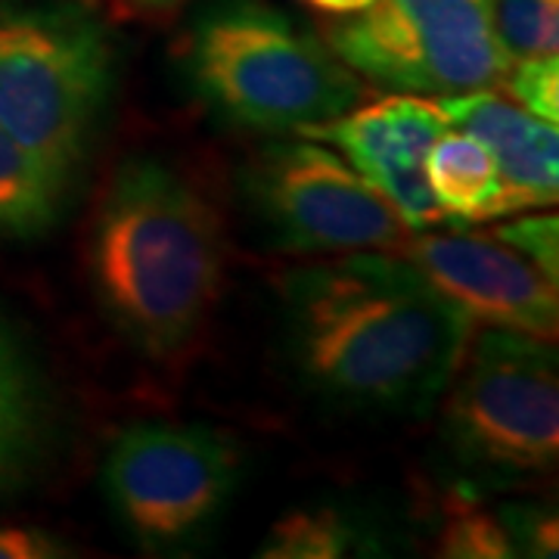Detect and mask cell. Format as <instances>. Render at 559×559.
I'll use <instances>...</instances> for the list:
<instances>
[{
	"instance_id": "obj_1",
	"label": "cell",
	"mask_w": 559,
	"mask_h": 559,
	"mask_svg": "<svg viewBox=\"0 0 559 559\" xmlns=\"http://www.w3.org/2000/svg\"><path fill=\"white\" fill-rule=\"evenodd\" d=\"M286 308L308 377L355 404L436 399L473 336V320L389 252H348L293 271Z\"/></svg>"
},
{
	"instance_id": "obj_2",
	"label": "cell",
	"mask_w": 559,
	"mask_h": 559,
	"mask_svg": "<svg viewBox=\"0 0 559 559\" xmlns=\"http://www.w3.org/2000/svg\"><path fill=\"white\" fill-rule=\"evenodd\" d=\"M87 261L109 320L150 358H171L218 299V215L175 171L128 162L103 193Z\"/></svg>"
},
{
	"instance_id": "obj_3",
	"label": "cell",
	"mask_w": 559,
	"mask_h": 559,
	"mask_svg": "<svg viewBox=\"0 0 559 559\" xmlns=\"http://www.w3.org/2000/svg\"><path fill=\"white\" fill-rule=\"evenodd\" d=\"M193 75L224 116L261 131L299 134L370 97L333 50L255 7L227 10L202 25Z\"/></svg>"
},
{
	"instance_id": "obj_4",
	"label": "cell",
	"mask_w": 559,
	"mask_h": 559,
	"mask_svg": "<svg viewBox=\"0 0 559 559\" xmlns=\"http://www.w3.org/2000/svg\"><path fill=\"white\" fill-rule=\"evenodd\" d=\"M326 40L355 75L395 94L451 97L498 87L510 60L491 28V0H370Z\"/></svg>"
},
{
	"instance_id": "obj_5",
	"label": "cell",
	"mask_w": 559,
	"mask_h": 559,
	"mask_svg": "<svg viewBox=\"0 0 559 559\" xmlns=\"http://www.w3.org/2000/svg\"><path fill=\"white\" fill-rule=\"evenodd\" d=\"M448 385V436L463 457L516 476L557 460L559 377L550 342L481 326Z\"/></svg>"
},
{
	"instance_id": "obj_6",
	"label": "cell",
	"mask_w": 559,
	"mask_h": 559,
	"mask_svg": "<svg viewBox=\"0 0 559 559\" xmlns=\"http://www.w3.org/2000/svg\"><path fill=\"white\" fill-rule=\"evenodd\" d=\"M106 87V47L81 22H0V124L66 180Z\"/></svg>"
},
{
	"instance_id": "obj_7",
	"label": "cell",
	"mask_w": 559,
	"mask_h": 559,
	"mask_svg": "<svg viewBox=\"0 0 559 559\" xmlns=\"http://www.w3.org/2000/svg\"><path fill=\"white\" fill-rule=\"evenodd\" d=\"M249 197L289 252H389L414 234L352 162L314 140L271 146L249 171Z\"/></svg>"
},
{
	"instance_id": "obj_8",
	"label": "cell",
	"mask_w": 559,
	"mask_h": 559,
	"mask_svg": "<svg viewBox=\"0 0 559 559\" xmlns=\"http://www.w3.org/2000/svg\"><path fill=\"white\" fill-rule=\"evenodd\" d=\"M234 479V448L193 426H131L103 463L109 500L146 547L175 544L200 528L224 503Z\"/></svg>"
},
{
	"instance_id": "obj_9",
	"label": "cell",
	"mask_w": 559,
	"mask_h": 559,
	"mask_svg": "<svg viewBox=\"0 0 559 559\" xmlns=\"http://www.w3.org/2000/svg\"><path fill=\"white\" fill-rule=\"evenodd\" d=\"M399 252L473 323L557 340V280L495 234H411Z\"/></svg>"
},
{
	"instance_id": "obj_10",
	"label": "cell",
	"mask_w": 559,
	"mask_h": 559,
	"mask_svg": "<svg viewBox=\"0 0 559 559\" xmlns=\"http://www.w3.org/2000/svg\"><path fill=\"white\" fill-rule=\"evenodd\" d=\"M448 128L451 119L439 100L392 94L370 106H355L340 119L308 124L299 134L342 150V156L399 209L411 230H429L451 221L426 178V156Z\"/></svg>"
},
{
	"instance_id": "obj_11",
	"label": "cell",
	"mask_w": 559,
	"mask_h": 559,
	"mask_svg": "<svg viewBox=\"0 0 559 559\" xmlns=\"http://www.w3.org/2000/svg\"><path fill=\"white\" fill-rule=\"evenodd\" d=\"M451 128L479 138L498 165L500 180L516 212L554 205L559 193V131L510 100L498 87L436 97Z\"/></svg>"
},
{
	"instance_id": "obj_12",
	"label": "cell",
	"mask_w": 559,
	"mask_h": 559,
	"mask_svg": "<svg viewBox=\"0 0 559 559\" xmlns=\"http://www.w3.org/2000/svg\"><path fill=\"white\" fill-rule=\"evenodd\" d=\"M426 178L448 218L491 221L516 212L488 146L460 128H448L432 143Z\"/></svg>"
},
{
	"instance_id": "obj_13",
	"label": "cell",
	"mask_w": 559,
	"mask_h": 559,
	"mask_svg": "<svg viewBox=\"0 0 559 559\" xmlns=\"http://www.w3.org/2000/svg\"><path fill=\"white\" fill-rule=\"evenodd\" d=\"M62 180H57L32 153H25L0 124V234H35L47 227Z\"/></svg>"
},
{
	"instance_id": "obj_14",
	"label": "cell",
	"mask_w": 559,
	"mask_h": 559,
	"mask_svg": "<svg viewBox=\"0 0 559 559\" xmlns=\"http://www.w3.org/2000/svg\"><path fill=\"white\" fill-rule=\"evenodd\" d=\"M491 28L510 62L559 57V0H491Z\"/></svg>"
},
{
	"instance_id": "obj_15",
	"label": "cell",
	"mask_w": 559,
	"mask_h": 559,
	"mask_svg": "<svg viewBox=\"0 0 559 559\" xmlns=\"http://www.w3.org/2000/svg\"><path fill=\"white\" fill-rule=\"evenodd\" d=\"M352 532L342 516L330 510L289 513L274 522L259 557L267 559H336L348 550Z\"/></svg>"
},
{
	"instance_id": "obj_16",
	"label": "cell",
	"mask_w": 559,
	"mask_h": 559,
	"mask_svg": "<svg viewBox=\"0 0 559 559\" xmlns=\"http://www.w3.org/2000/svg\"><path fill=\"white\" fill-rule=\"evenodd\" d=\"M441 557L457 559H495L513 557V540L507 535V528L495 516H485L476 510H463L441 532Z\"/></svg>"
},
{
	"instance_id": "obj_17",
	"label": "cell",
	"mask_w": 559,
	"mask_h": 559,
	"mask_svg": "<svg viewBox=\"0 0 559 559\" xmlns=\"http://www.w3.org/2000/svg\"><path fill=\"white\" fill-rule=\"evenodd\" d=\"M500 87L532 116L544 121L559 119V57L510 62Z\"/></svg>"
},
{
	"instance_id": "obj_18",
	"label": "cell",
	"mask_w": 559,
	"mask_h": 559,
	"mask_svg": "<svg viewBox=\"0 0 559 559\" xmlns=\"http://www.w3.org/2000/svg\"><path fill=\"white\" fill-rule=\"evenodd\" d=\"M28 429V395L13 355L0 345V473L20 457Z\"/></svg>"
},
{
	"instance_id": "obj_19",
	"label": "cell",
	"mask_w": 559,
	"mask_h": 559,
	"mask_svg": "<svg viewBox=\"0 0 559 559\" xmlns=\"http://www.w3.org/2000/svg\"><path fill=\"white\" fill-rule=\"evenodd\" d=\"M495 237L513 246L532 264L550 280H559V227L557 215H538V218H522L516 224H503L495 230Z\"/></svg>"
},
{
	"instance_id": "obj_20",
	"label": "cell",
	"mask_w": 559,
	"mask_h": 559,
	"mask_svg": "<svg viewBox=\"0 0 559 559\" xmlns=\"http://www.w3.org/2000/svg\"><path fill=\"white\" fill-rule=\"evenodd\" d=\"M62 557L57 540L32 528H0V559H47Z\"/></svg>"
},
{
	"instance_id": "obj_21",
	"label": "cell",
	"mask_w": 559,
	"mask_h": 559,
	"mask_svg": "<svg viewBox=\"0 0 559 559\" xmlns=\"http://www.w3.org/2000/svg\"><path fill=\"white\" fill-rule=\"evenodd\" d=\"M121 13H131V16H156V13H168L180 7L183 0H112Z\"/></svg>"
},
{
	"instance_id": "obj_22",
	"label": "cell",
	"mask_w": 559,
	"mask_h": 559,
	"mask_svg": "<svg viewBox=\"0 0 559 559\" xmlns=\"http://www.w3.org/2000/svg\"><path fill=\"white\" fill-rule=\"evenodd\" d=\"M311 7L326 10V13H355L360 7H367L370 0H308Z\"/></svg>"
}]
</instances>
